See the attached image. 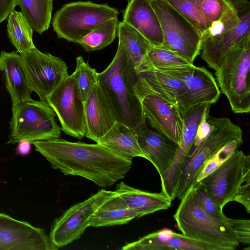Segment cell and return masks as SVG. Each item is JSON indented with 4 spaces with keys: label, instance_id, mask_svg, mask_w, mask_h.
Here are the masks:
<instances>
[{
    "label": "cell",
    "instance_id": "1",
    "mask_svg": "<svg viewBox=\"0 0 250 250\" xmlns=\"http://www.w3.org/2000/svg\"><path fill=\"white\" fill-rule=\"evenodd\" d=\"M32 144L53 169L85 178L101 187L111 186L124 178L132 167V159L98 143L71 142L59 138Z\"/></svg>",
    "mask_w": 250,
    "mask_h": 250
},
{
    "label": "cell",
    "instance_id": "2",
    "mask_svg": "<svg viewBox=\"0 0 250 250\" xmlns=\"http://www.w3.org/2000/svg\"><path fill=\"white\" fill-rule=\"evenodd\" d=\"M134 67L123 45L106 68L98 73L97 83L117 121L138 131L145 126L140 99L134 86Z\"/></svg>",
    "mask_w": 250,
    "mask_h": 250
},
{
    "label": "cell",
    "instance_id": "3",
    "mask_svg": "<svg viewBox=\"0 0 250 250\" xmlns=\"http://www.w3.org/2000/svg\"><path fill=\"white\" fill-rule=\"evenodd\" d=\"M173 217L185 237L205 244L209 250H233L239 245L229 222L211 216L197 204L192 187L181 198Z\"/></svg>",
    "mask_w": 250,
    "mask_h": 250
},
{
    "label": "cell",
    "instance_id": "4",
    "mask_svg": "<svg viewBox=\"0 0 250 250\" xmlns=\"http://www.w3.org/2000/svg\"><path fill=\"white\" fill-rule=\"evenodd\" d=\"M230 0L221 18L202 34L200 56L214 70L232 46L250 36V1Z\"/></svg>",
    "mask_w": 250,
    "mask_h": 250
},
{
    "label": "cell",
    "instance_id": "5",
    "mask_svg": "<svg viewBox=\"0 0 250 250\" xmlns=\"http://www.w3.org/2000/svg\"><path fill=\"white\" fill-rule=\"evenodd\" d=\"M220 92L235 113L250 111V36L232 46L215 70Z\"/></svg>",
    "mask_w": 250,
    "mask_h": 250
},
{
    "label": "cell",
    "instance_id": "6",
    "mask_svg": "<svg viewBox=\"0 0 250 250\" xmlns=\"http://www.w3.org/2000/svg\"><path fill=\"white\" fill-rule=\"evenodd\" d=\"M211 125L208 136L190 152L178 175L175 198L181 200L195 181L203 167L219 149L235 140L243 141V131L228 117L209 115Z\"/></svg>",
    "mask_w": 250,
    "mask_h": 250
},
{
    "label": "cell",
    "instance_id": "7",
    "mask_svg": "<svg viewBox=\"0 0 250 250\" xmlns=\"http://www.w3.org/2000/svg\"><path fill=\"white\" fill-rule=\"evenodd\" d=\"M10 134L7 144L26 140L32 144L38 141L59 138L61 127L57 124L56 113L45 100L32 98L12 104Z\"/></svg>",
    "mask_w": 250,
    "mask_h": 250
},
{
    "label": "cell",
    "instance_id": "8",
    "mask_svg": "<svg viewBox=\"0 0 250 250\" xmlns=\"http://www.w3.org/2000/svg\"><path fill=\"white\" fill-rule=\"evenodd\" d=\"M119 11L107 4L91 1L71 2L63 5L52 20L58 38L79 43L88 34L105 21L118 19Z\"/></svg>",
    "mask_w": 250,
    "mask_h": 250
},
{
    "label": "cell",
    "instance_id": "9",
    "mask_svg": "<svg viewBox=\"0 0 250 250\" xmlns=\"http://www.w3.org/2000/svg\"><path fill=\"white\" fill-rule=\"evenodd\" d=\"M159 20L162 47L171 51L193 64L200 55L202 33L166 0H148Z\"/></svg>",
    "mask_w": 250,
    "mask_h": 250
},
{
    "label": "cell",
    "instance_id": "10",
    "mask_svg": "<svg viewBox=\"0 0 250 250\" xmlns=\"http://www.w3.org/2000/svg\"><path fill=\"white\" fill-rule=\"evenodd\" d=\"M250 181V157L236 150L220 167L199 181L221 208L235 196L244 182Z\"/></svg>",
    "mask_w": 250,
    "mask_h": 250
},
{
    "label": "cell",
    "instance_id": "11",
    "mask_svg": "<svg viewBox=\"0 0 250 250\" xmlns=\"http://www.w3.org/2000/svg\"><path fill=\"white\" fill-rule=\"evenodd\" d=\"M20 55L29 86L40 100H46L68 75V67L62 59L36 47Z\"/></svg>",
    "mask_w": 250,
    "mask_h": 250
},
{
    "label": "cell",
    "instance_id": "12",
    "mask_svg": "<svg viewBox=\"0 0 250 250\" xmlns=\"http://www.w3.org/2000/svg\"><path fill=\"white\" fill-rule=\"evenodd\" d=\"M61 124V130L82 139L86 135L84 106L73 74L68 75L45 100Z\"/></svg>",
    "mask_w": 250,
    "mask_h": 250
},
{
    "label": "cell",
    "instance_id": "13",
    "mask_svg": "<svg viewBox=\"0 0 250 250\" xmlns=\"http://www.w3.org/2000/svg\"><path fill=\"white\" fill-rule=\"evenodd\" d=\"M114 192L101 189L56 218L49 235L53 244L59 248L79 239L89 226L90 219L96 210Z\"/></svg>",
    "mask_w": 250,
    "mask_h": 250
},
{
    "label": "cell",
    "instance_id": "14",
    "mask_svg": "<svg viewBox=\"0 0 250 250\" xmlns=\"http://www.w3.org/2000/svg\"><path fill=\"white\" fill-rule=\"evenodd\" d=\"M58 249L44 229L0 213V250Z\"/></svg>",
    "mask_w": 250,
    "mask_h": 250
},
{
    "label": "cell",
    "instance_id": "15",
    "mask_svg": "<svg viewBox=\"0 0 250 250\" xmlns=\"http://www.w3.org/2000/svg\"><path fill=\"white\" fill-rule=\"evenodd\" d=\"M178 80L182 83L177 96V104L182 114L195 105L214 104L220 97L217 82L205 67L194 66Z\"/></svg>",
    "mask_w": 250,
    "mask_h": 250
},
{
    "label": "cell",
    "instance_id": "16",
    "mask_svg": "<svg viewBox=\"0 0 250 250\" xmlns=\"http://www.w3.org/2000/svg\"><path fill=\"white\" fill-rule=\"evenodd\" d=\"M146 120L156 131L179 145L184 127L183 117L178 105L154 94L141 99Z\"/></svg>",
    "mask_w": 250,
    "mask_h": 250
},
{
    "label": "cell",
    "instance_id": "17",
    "mask_svg": "<svg viewBox=\"0 0 250 250\" xmlns=\"http://www.w3.org/2000/svg\"><path fill=\"white\" fill-rule=\"evenodd\" d=\"M86 135L98 143L117 121L98 83L84 103Z\"/></svg>",
    "mask_w": 250,
    "mask_h": 250
},
{
    "label": "cell",
    "instance_id": "18",
    "mask_svg": "<svg viewBox=\"0 0 250 250\" xmlns=\"http://www.w3.org/2000/svg\"><path fill=\"white\" fill-rule=\"evenodd\" d=\"M136 132L138 144L146 159L153 165L161 177L170 166L178 145L146 126Z\"/></svg>",
    "mask_w": 250,
    "mask_h": 250
},
{
    "label": "cell",
    "instance_id": "19",
    "mask_svg": "<svg viewBox=\"0 0 250 250\" xmlns=\"http://www.w3.org/2000/svg\"><path fill=\"white\" fill-rule=\"evenodd\" d=\"M122 12L123 21L136 29L152 46L162 45L160 23L148 0H130Z\"/></svg>",
    "mask_w": 250,
    "mask_h": 250
},
{
    "label": "cell",
    "instance_id": "20",
    "mask_svg": "<svg viewBox=\"0 0 250 250\" xmlns=\"http://www.w3.org/2000/svg\"><path fill=\"white\" fill-rule=\"evenodd\" d=\"M181 81L155 70L143 71L134 74V86L141 101L146 95L154 94L177 104Z\"/></svg>",
    "mask_w": 250,
    "mask_h": 250
},
{
    "label": "cell",
    "instance_id": "21",
    "mask_svg": "<svg viewBox=\"0 0 250 250\" xmlns=\"http://www.w3.org/2000/svg\"><path fill=\"white\" fill-rule=\"evenodd\" d=\"M0 70L5 80V86L12 104L31 99V90L26 77L20 54L18 51L0 53Z\"/></svg>",
    "mask_w": 250,
    "mask_h": 250
},
{
    "label": "cell",
    "instance_id": "22",
    "mask_svg": "<svg viewBox=\"0 0 250 250\" xmlns=\"http://www.w3.org/2000/svg\"><path fill=\"white\" fill-rule=\"evenodd\" d=\"M127 207L139 218L168 208L171 201L162 192L153 193L130 187L123 182L116 185L115 190Z\"/></svg>",
    "mask_w": 250,
    "mask_h": 250
},
{
    "label": "cell",
    "instance_id": "23",
    "mask_svg": "<svg viewBox=\"0 0 250 250\" xmlns=\"http://www.w3.org/2000/svg\"><path fill=\"white\" fill-rule=\"evenodd\" d=\"M98 143L126 158L146 159L138 144L136 131L117 121Z\"/></svg>",
    "mask_w": 250,
    "mask_h": 250
},
{
    "label": "cell",
    "instance_id": "24",
    "mask_svg": "<svg viewBox=\"0 0 250 250\" xmlns=\"http://www.w3.org/2000/svg\"><path fill=\"white\" fill-rule=\"evenodd\" d=\"M137 217L119 194L114 191L96 210L89 221V226H112L128 223Z\"/></svg>",
    "mask_w": 250,
    "mask_h": 250
},
{
    "label": "cell",
    "instance_id": "25",
    "mask_svg": "<svg viewBox=\"0 0 250 250\" xmlns=\"http://www.w3.org/2000/svg\"><path fill=\"white\" fill-rule=\"evenodd\" d=\"M117 36L132 63L135 71L149 48L151 43L136 29L128 24L119 22Z\"/></svg>",
    "mask_w": 250,
    "mask_h": 250
},
{
    "label": "cell",
    "instance_id": "26",
    "mask_svg": "<svg viewBox=\"0 0 250 250\" xmlns=\"http://www.w3.org/2000/svg\"><path fill=\"white\" fill-rule=\"evenodd\" d=\"M53 3V0H17V5L33 31L41 35L50 26Z\"/></svg>",
    "mask_w": 250,
    "mask_h": 250
},
{
    "label": "cell",
    "instance_id": "27",
    "mask_svg": "<svg viewBox=\"0 0 250 250\" xmlns=\"http://www.w3.org/2000/svg\"><path fill=\"white\" fill-rule=\"evenodd\" d=\"M7 18L8 36L18 52L21 54L35 47L33 30L22 12L14 10Z\"/></svg>",
    "mask_w": 250,
    "mask_h": 250
},
{
    "label": "cell",
    "instance_id": "28",
    "mask_svg": "<svg viewBox=\"0 0 250 250\" xmlns=\"http://www.w3.org/2000/svg\"><path fill=\"white\" fill-rule=\"evenodd\" d=\"M193 64L178 54L162 46H151L142 60L136 73Z\"/></svg>",
    "mask_w": 250,
    "mask_h": 250
},
{
    "label": "cell",
    "instance_id": "29",
    "mask_svg": "<svg viewBox=\"0 0 250 250\" xmlns=\"http://www.w3.org/2000/svg\"><path fill=\"white\" fill-rule=\"evenodd\" d=\"M119 22L118 19L105 21L85 36L79 44L88 52L104 48L111 44L117 36Z\"/></svg>",
    "mask_w": 250,
    "mask_h": 250
},
{
    "label": "cell",
    "instance_id": "30",
    "mask_svg": "<svg viewBox=\"0 0 250 250\" xmlns=\"http://www.w3.org/2000/svg\"><path fill=\"white\" fill-rule=\"evenodd\" d=\"M72 74L79 92L84 103L97 83L98 73L89 65L88 62H85L82 56H78L76 58V69Z\"/></svg>",
    "mask_w": 250,
    "mask_h": 250
},
{
    "label": "cell",
    "instance_id": "31",
    "mask_svg": "<svg viewBox=\"0 0 250 250\" xmlns=\"http://www.w3.org/2000/svg\"><path fill=\"white\" fill-rule=\"evenodd\" d=\"M203 33L209 28L202 17L199 5L202 0H166Z\"/></svg>",
    "mask_w": 250,
    "mask_h": 250
},
{
    "label": "cell",
    "instance_id": "32",
    "mask_svg": "<svg viewBox=\"0 0 250 250\" xmlns=\"http://www.w3.org/2000/svg\"><path fill=\"white\" fill-rule=\"evenodd\" d=\"M243 142V141H233L219 149L204 166L196 179L195 184L212 173L224 164L238 149Z\"/></svg>",
    "mask_w": 250,
    "mask_h": 250
},
{
    "label": "cell",
    "instance_id": "33",
    "mask_svg": "<svg viewBox=\"0 0 250 250\" xmlns=\"http://www.w3.org/2000/svg\"><path fill=\"white\" fill-rule=\"evenodd\" d=\"M194 199L201 208L211 216L225 222H228L223 209L208 194L203 185L198 182L191 186Z\"/></svg>",
    "mask_w": 250,
    "mask_h": 250
},
{
    "label": "cell",
    "instance_id": "34",
    "mask_svg": "<svg viewBox=\"0 0 250 250\" xmlns=\"http://www.w3.org/2000/svg\"><path fill=\"white\" fill-rule=\"evenodd\" d=\"M231 5L230 0H202L199 5L200 13L209 27L218 21Z\"/></svg>",
    "mask_w": 250,
    "mask_h": 250
},
{
    "label": "cell",
    "instance_id": "35",
    "mask_svg": "<svg viewBox=\"0 0 250 250\" xmlns=\"http://www.w3.org/2000/svg\"><path fill=\"white\" fill-rule=\"evenodd\" d=\"M227 220L237 241L244 244H250V220L230 219L228 217Z\"/></svg>",
    "mask_w": 250,
    "mask_h": 250
},
{
    "label": "cell",
    "instance_id": "36",
    "mask_svg": "<svg viewBox=\"0 0 250 250\" xmlns=\"http://www.w3.org/2000/svg\"><path fill=\"white\" fill-rule=\"evenodd\" d=\"M233 201L242 204L247 211L250 213V181L244 182L241 185Z\"/></svg>",
    "mask_w": 250,
    "mask_h": 250
},
{
    "label": "cell",
    "instance_id": "37",
    "mask_svg": "<svg viewBox=\"0 0 250 250\" xmlns=\"http://www.w3.org/2000/svg\"><path fill=\"white\" fill-rule=\"evenodd\" d=\"M17 5V0H0V22L5 20Z\"/></svg>",
    "mask_w": 250,
    "mask_h": 250
},
{
    "label": "cell",
    "instance_id": "38",
    "mask_svg": "<svg viewBox=\"0 0 250 250\" xmlns=\"http://www.w3.org/2000/svg\"><path fill=\"white\" fill-rule=\"evenodd\" d=\"M31 143L26 140H21L18 142V145L16 148V153L21 155H28L31 149Z\"/></svg>",
    "mask_w": 250,
    "mask_h": 250
},
{
    "label": "cell",
    "instance_id": "39",
    "mask_svg": "<svg viewBox=\"0 0 250 250\" xmlns=\"http://www.w3.org/2000/svg\"><path fill=\"white\" fill-rule=\"evenodd\" d=\"M130 0H127L128 2Z\"/></svg>",
    "mask_w": 250,
    "mask_h": 250
}]
</instances>
